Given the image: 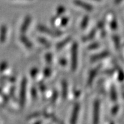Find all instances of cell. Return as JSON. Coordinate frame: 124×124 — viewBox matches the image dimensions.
Masks as SVG:
<instances>
[{
	"label": "cell",
	"instance_id": "6da1fadb",
	"mask_svg": "<svg viewBox=\"0 0 124 124\" xmlns=\"http://www.w3.org/2000/svg\"><path fill=\"white\" fill-rule=\"evenodd\" d=\"M77 57H78V44L74 43L72 47L71 54V68L72 71H75L77 67Z\"/></svg>",
	"mask_w": 124,
	"mask_h": 124
},
{
	"label": "cell",
	"instance_id": "7a4b0ae2",
	"mask_svg": "<svg viewBox=\"0 0 124 124\" xmlns=\"http://www.w3.org/2000/svg\"><path fill=\"white\" fill-rule=\"evenodd\" d=\"M27 79L23 78L21 82L20 85V105L22 107H23L25 101V94H26L27 87Z\"/></svg>",
	"mask_w": 124,
	"mask_h": 124
},
{
	"label": "cell",
	"instance_id": "3957f363",
	"mask_svg": "<svg viewBox=\"0 0 124 124\" xmlns=\"http://www.w3.org/2000/svg\"><path fill=\"white\" fill-rule=\"evenodd\" d=\"M38 29L42 32H44L45 34L49 35V36H53V37H56V36H60L62 35V32L58 31H53V30L49 29V28L44 26L43 25H39L38 26Z\"/></svg>",
	"mask_w": 124,
	"mask_h": 124
},
{
	"label": "cell",
	"instance_id": "277c9868",
	"mask_svg": "<svg viewBox=\"0 0 124 124\" xmlns=\"http://www.w3.org/2000/svg\"><path fill=\"white\" fill-rule=\"evenodd\" d=\"M100 103L99 100H96L93 106V122L94 124L99 123L100 118Z\"/></svg>",
	"mask_w": 124,
	"mask_h": 124
},
{
	"label": "cell",
	"instance_id": "5b68a950",
	"mask_svg": "<svg viewBox=\"0 0 124 124\" xmlns=\"http://www.w3.org/2000/svg\"><path fill=\"white\" fill-rule=\"evenodd\" d=\"M80 110V105L78 103H76L74 106L73 111H72V116H71V120H70V123L71 124H75L77 120V118H78V113Z\"/></svg>",
	"mask_w": 124,
	"mask_h": 124
},
{
	"label": "cell",
	"instance_id": "8992f818",
	"mask_svg": "<svg viewBox=\"0 0 124 124\" xmlns=\"http://www.w3.org/2000/svg\"><path fill=\"white\" fill-rule=\"evenodd\" d=\"M74 3L75 5H77L78 7H81V8H82L85 10L89 11V12H91V11H92L93 10V6H91L89 4L86 3L85 2L82 1L81 0H74Z\"/></svg>",
	"mask_w": 124,
	"mask_h": 124
},
{
	"label": "cell",
	"instance_id": "52a82bcc",
	"mask_svg": "<svg viewBox=\"0 0 124 124\" xmlns=\"http://www.w3.org/2000/svg\"><path fill=\"white\" fill-rule=\"evenodd\" d=\"M99 69H100V67H96V68H95V69H93V70L91 71L89 75L88 80H87V85H91L92 82H93V80H94V77H96V74L98 73Z\"/></svg>",
	"mask_w": 124,
	"mask_h": 124
},
{
	"label": "cell",
	"instance_id": "ba28073f",
	"mask_svg": "<svg viewBox=\"0 0 124 124\" xmlns=\"http://www.w3.org/2000/svg\"><path fill=\"white\" fill-rule=\"evenodd\" d=\"M31 21V18L29 16H27L25 17L23 23H22V25L21 29H20V31H21L22 33H24L25 32H26L27 30L28 29V27H29V26Z\"/></svg>",
	"mask_w": 124,
	"mask_h": 124
},
{
	"label": "cell",
	"instance_id": "9c48e42d",
	"mask_svg": "<svg viewBox=\"0 0 124 124\" xmlns=\"http://www.w3.org/2000/svg\"><path fill=\"white\" fill-rule=\"evenodd\" d=\"M7 34V28L5 25H2L0 28V42L4 43L6 40Z\"/></svg>",
	"mask_w": 124,
	"mask_h": 124
},
{
	"label": "cell",
	"instance_id": "30bf717a",
	"mask_svg": "<svg viewBox=\"0 0 124 124\" xmlns=\"http://www.w3.org/2000/svg\"><path fill=\"white\" fill-rule=\"evenodd\" d=\"M109 52H108V51H104V52L101 53L100 54L93 56V57L91 58V61L96 62V61L100 60H102V59L107 57L108 56H109Z\"/></svg>",
	"mask_w": 124,
	"mask_h": 124
},
{
	"label": "cell",
	"instance_id": "8fae6325",
	"mask_svg": "<svg viewBox=\"0 0 124 124\" xmlns=\"http://www.w3.org/2000/svg\"><path fill=\"white\" fill-rule=\"evenodd\" d=\"M20 41L23 43V44H24L25 46H26L28 48H32V44L31 43V41L28 39V38H27L26 36H21L20 37Z\"/></svg>",
	"mask_w": 124,
	"mask_h": 124
},
{
	"label": "cell",
	"instance_id": "7c38bea8",
	"mask_svg": "<svg viewBox=\"0 0 124 124\" xmlns=\"http://www.w3.org/2000/svg\"><path fill=\"white\" fill-rule=\"evenodd\" d=\"M67 93H68L67 82L65 80H63L62 81V96L64 100H65V98H67Z\"/></svg>",
	"mask_w": 124,
	"mask_h": 124
},
{
	"label": "cell",
	"instance_id": "4fadbf2b",
	"mask_svg": "<svg viewBox=\"0 0 124 124\" xmlns=\"http://www.w3.org/2000/svg\"><path fill=\"white\" fill-rule=\"evenodd\" d=\"M70 39H71L70 38H67V39H65V40L62 41V42H60V43L56 45V48H57V49H62V47H63L64 46H65L66 44H68V43L70 41Z\"/></svg>",
	"mask_w": 124,
	"mask_h": 124
},
{
	"label": "cell",
	"instance_id": "5bb4252c",
	"mask_svg": "<svg viewBox=\"0 0 124 124\" xmlns=\"http://www.w3.org/2000/svg\"><path fill=\"white\" fill-rule=\"evenodd\" d=\"M95 34H96V29L93 30V31L89 33V34L85 36V37L83 38V41H89V40H91V39H92L93 38H94V36H95Z\"/></svg>",
	"mask_w": 124,
	"mask_h": 124
},
{
	"label": "cell",
	"instance_id": "9a60e30c",
	"mask_svg": "<svg viewBox=\"0 0 124 124\" xmlns=\"http://www.w3.org/2000/svg\"><path fill=\"white\" fill-rule=\"evenodd\" d=\"M89 22V16H85L83 18L82 20L81 25H80V27L82 29H84L86 26L87 25Z\"/></svg>",
	"mask_w": 124,
	"mask_h": 124
},
{
	"label": "cell",
	"instance_id": "2e32d148",
	"mask_svg": "<svg viewBox=\"0 0 124 124\" xmlns=\"http://www.w3.org/2000/svg\"><path fill=\"white\" fill-rule=\"evenodd\" d=\"M116 98H117V94H116V92L115 88L114 86H112L111 88V100L113 101H116Z\"/></svg>",
	"mask_w": 124,
	"mask_h": 124
},
{
	"label": "cell",
	"instance_id": "e0dca14e",
	"mask_svg": "<svg viewBox=\"0 0 124 124\" xmlns=\"http://www.w3.org/2000/svg\"><path fill=\"white\" fill-rule=\"evenodd\" d=\"M38 41H39V43H41V44H43L44 46H45L46 47H49L51 46V44L48 42V41L46 40V39H44L43 38H38Z\"/></svg>",
	"mask_w": 124,
	"mask_h": 124
},
{
	"label": "cell",
	"instance_id": "ac0fdd59",
	"mask_svg": "<svg viewBox=\"0 0 124 124\" xmlns=\"http://www.w3.org/2000/svg\"><path fill=\"white\" fill-rule=\"evenodd\" d=\"M65 8H64L63 7H58L57 9V12H56L57 16H61L65 12Z\"/></svg>",
	"mask_w": 124,
	"mask_h": 124
},
{
	"label": "cell",
	"instance_id": "d6986e66",
	"mask_svg": "<svg viewBox=\"0 0 124 124\" xmlns=\"http://www.w3.org/2000/svg\"><path fill=\"white\" fill-rule=\"evenodd\" d=\"M100 46V44L98 43H94L91 44V45H89L88 47V48L89 49H97L98 47Z\"/></svg>",
	"mask_w": 124,
	"mask_h": 124
},
{
	"label": "cell",
	"instance_id": "ffe728a7",
	"mask_svg": "<svg viewBox=\"0 0 124 124\" xmlns=\"http://www.w3.org/2000/svg\"><path fill=\"white\" fill-rule=\"evenodd\" d=\"M113 41H114L115 42V44L116 49H118L120 47V41L118 38L116 37V36H115L114 38H113Z\"/></svg>",
	"mask_w": 124,
	"mask_h": 124
},
{
	"label": "cell",
	"instance_id": "44dd1931",
	"mask_svg": "<svg viewBox=\"0 0 124 124\" xmlns=\"http://www.w3.org/2000/svg\"><path fill=\"white\" fill-rule=\"evenodd\" d=\"M51 74V70L49 68H46L44 70V75L45 77H49Z\"/></svg>",
	"mask_w": 124,
	"mask_h": 124
},
{
	"label": "cell",
	"instance_id": "7402d4cb",
	"mask_svg": "<svg viewBox=\"0 0 124 124\" xmlns=\"http://www.w3.org/2000/svg\"><path fill=\"white\" fill-rule=\"evenodd\" d=\"M7 66H8V65H7V63H6V62H3L2 63H1V65H0V71H3L4 70H5V69H7Z\"/></svg>",
	"mask_w": 124,
	"mask_h": 124
},
{
	"label": "cell",
	"instance_id": "603a6c76",
	"mask_svg": "<svg viewBox=\"0 0 124 124\" xmlns=\"http://www.w3.org/2000/svg\"><path fill=\"white\" fill-rule=\"evenodd\" d=\"M68 21H69V18H66V17H64L63 19L62 20V21H61V25L62 26H65L68 23Z\"/></svg>",
	"mask_w": 124,
	"mask_h": 124
},
{
	"label": "cell",
	"instance_id": "cb8c5ba5",
	"mask_svg": "<svg viewBox=\"0 0 124 124\" xmlns=\"http://www.w3.org/2000/svg\"><path fill=\"white\" fill-rule=\"evenodd\" d=\"M46 60L47 61L48 63H50L52 61V55L49 53L47 54L46 55Z\"/></svg>",
	"mask_w": 124,
	"mask_h": 124
},
{
	"label": "cell",
	"instance_id": "d4e9b609",
	"mask_svg": "<svg viewBox=\"0 0 124 124\" xmlns=\"http://www.w3.org/2000/svg\"><path fill=\"white\" fill-rule=\"evenodd\" d=\"M116 26H117V23H116V22L115 20H113L111 23V27L112 29H115L116 28Z\"/></svg>",
	"mask_w": 124,
	"mask_h": 124
},
{
	"label": "cell",
	"instance_id": "484cf974",
	"mask_svg": "<svg viewBox=\"0 0 124 124\" xmlns=\"http://www.w3.org/2000/svg\"><path fill=\"white\" fill-rule=\"evenodd\" d=\"M38 73V69H33L31 71V75L32 76V77H34L35 75L37 74Z\"/></svg>",
	"mask_w": 124,
	"mask_h": 124
},
{
	"label": "cell",
	"instance_id": "4316f807",
	"mask_svg": "<svg viewBox=\"0 0 124 124\" xmlns=\"http://www.w3.org/2000/svg\"><path fill=\"white\" fill-rule=\"evenodd\" d=\"M118 78L120 80H123L124 78V74L122 71H120L119 72V75H118Z\"/></svg>",
	"mask_w": 124,
	"mask_h": 124
},
{
	"label": "cell",
	"instance_id": "83f0119b",
	"mask_svg": "<svg viewBox=\"0 0 124 124\" xmlns=\"http://www.w3.org/2000/svg\"><path fill=\"white\" fill-rule=\"evenodd\" d=\"M118 106H115L114 108H113L112 110H111V113H112L113 115L116 114V113L118 111Z\"/></svg>",
	"mask_w": 124,
	"mask_h": 124
},
{
	"label": "cell",
	"instance_id": "f1b7e54d",
	"mask_svg": "<svg viewBox=\"0 0 124 124\" xmlns=\"http://www.w3.org/2000/svg\"><path fill=\"white\" fill-rule=\"evenodd\" d=\"M32 97L33 98H36L37 97V92H36L35 89H33L32 90Z\"/></svg>",
	"mask_w": 124,
	"mask_h": 124
},
{
	"label": "cell",
	"instance_id": "f546056e",
	"mask_svg": "<svg viewBox=\"0 0 124 124\" xmlns=\"http://www.w3.org/2000/svg\"><path fill=\"white\" fill-rule=\"evenodd\" d=\"M60 64L62 65H65L67 64V61H66L65 59L62 58L60 60Z\"/></svg>",
	"mask_w": 124,
	"mask_h": 124
},
{
	"label": "cell",
	"instance_id": "4dcf8cb0",
	"mask_svg": "<svg viewBox=\"0 0 124 124\" xmlns=\"http://www.w3.org/2000/svg\"><path fill=\"white\" fill-rule=\"evenodd\" d=\"M57 96H58V93H57V92H56V93H54V94H53V98H52V101H53V102H54V101H56V98H57Z\"/></svg>",
	"mask_w": 124,
	"mask_h": 124
},
{
	"label": "cell",
	"instance_id": "1f68e13d",
	"mask_svg": "<svg viewBox=\"0 0 124 124\" xmlns=\"http://www.w3.org/2000/svg\"><path fill=\"white\" fill-rule=\"evenodd\" d=\"M39 88H40V89H41V91H43L44 89H45V88H46V87H45V85L43 84H40L39 85Z\"/></svg>",
	"mask_w": 124,
	"mask_h": 124
},
{
	"label": "cell",
	"instance_id": "d6a6232c",
	"mask_svg": "<svg viewBox=\"0 0 124 124\" xmlns=\"http://www.w3.org/2000/svg\"><path fill=\"white\" fill-rule=\"evenodd\" d=\"M39 115V113H34V115H31V116L29 117V118H32V117H36V116H38Z\"/></svg>",
	"mask_w": 124,
	"mask_h": 124
},
{
	"label": "cell",
	"instance_id": "836d02e7",
	"mask_svg": "<svg viewBox=\"0 0 124 124\" xmlns=\"http://www.w3.org/2000/svg\"><path fill=\"white\" fill-rule=\"evenodd\" d=\"M124 1V0H115V4H119L121 2Z\"/></svg>",
	"mask_w": 124,
	"mask_h": 124
},
{
	"label": "cell",
	"instance_id": "e575fe53",
	"mask_svg": "<svg viewBox=\"0 0 124 124\" xmlns=\"http://www.w3.org/2000/svg\"><path fill=\"white\" fill-rule=\"evenodd\" d=\"M1 91H2V89H1V88H0V93L1 92Z\"/></svg>",
	"mask_w": 124,
	"mask_h": 124
},
{
	"label": "cell",
	"instance_id": "d590c367",
	"mask_svg": "<svg viewBox=\"0 0 124 124\" xmlns=\"http://www.w3.org/2000/svg\"><path fill=\"white\" fill-rule=\"evenodd\" d=\"M94 1H100V0H94Z\"/></svg>",
	"mask_w": 124,
	"mask_h": 124
}]
</instances>
